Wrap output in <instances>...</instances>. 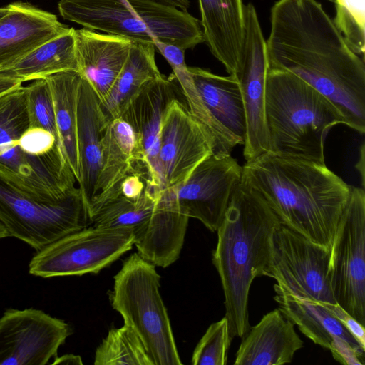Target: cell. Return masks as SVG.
<instances>
[{"mask_svg":"<svg viewBox=\"0 0 365 365\" xmlns=\"http://www.w3.org/2000/svg\"><path fill=\"white\" fill-rule=\"evenodd\" d=\"M71 333L42 310L9 309L0 318V365H45Z\"/></svg>","mask_w":365,"mask_h":365,"instance_id":"cell-14","label":"cell"},{"mask_svg":"<svg viewBox=\"0 0 365 365\" xmlns=\"http://www.w3.org/2000/svg\"><path fill=\"white\" fill-rule=\"evenodd\" d=\"M242 182L261 195L282 225L329 249L352 186L325 163L270 153L246 161Z\"/></svg>","mask_w":365,"mask_h":365,"instance_id":"cell-2","label":"cell"},{"mask_svg":"<svg viewBox=\"0 0 365 365\" xmlns=\"http://www.w3.org/2000/svg\"><path fill=\"white\" fill-rule=\"evenodd\" d=\"M160 192L148 190L138 198H130L115 191L96 197L89 206L92 225L130 228L135 237L149 220Z\"/></svg>","mask_w":365,"mask_h":365,"instance_id":"cell-28","label":"cell"},{"mask_svg":"<svg viewBox=\"0 0 365 365\" xmlns=\"http://www.w3.org/2000/svg\"><path fill=\"white\" fill-rule=\"evenodd\" d=\"M29 127L26 88L21 86L0 97V175L42 201H58L77 180L63 152L35 156L19 146V138Z\"/></svg>","mask_w":365,"mask_h":365,"instance_id":"cell-6","label":"cell"},{"mask_svg":"<svg viewBox=\"0 0 365 365\" xmlns=\"http://www.w3.org/2000/svg\"><path fill=\"white\" fill-rule=\"evenodd\" d=\"M44 78L51 91L61 147L78 182L77 101L81 76L76 71H65Z\"/></svg>","mask_w":365,"mask_h":365,"instance_id":"cell-27","label":"cell"},{"mask_svg":"<svg viewBox=\"0 0 365 365\" xmlns=\"http://www.w3.org/2000/svg\"><path fill=\"white\" fill-rule=\"evenodd\" d=\"M58 8L64 19L131 41H159L184 50L205 42L199 19L155 0H60Z\"/></svg>","mask_w":365,"mask_h":365,"instance_id":"cell-5","label":"cell"},{"mask_svg":"<svg viewBox=\"0 0 365 365\" xmlns=\"http://www.w3.org/2000/svg\"><path fill=\"white\" fill-rule=\"evenodd\" d=\"M81 358L78 355L66 354L55 359L52 364H82Z\"/></svg>","mask_w":365,"mask_h":365,"instance_id":"cell-36","label":"cell"},{"mask_svg":"<svg viewBox=\"0 0 365 365\" xmlns=\"http://www.w3.org/2000/svg\"><path fill=\"white\" fill-rule=\"evenodd\" d=\"M328 1H330L334 2V3L335 1V0H328Z\"/></svg>","mask_w":365,"mask_h":365,"instance_id":"cell-40","label":"cell"},{"mask_svg":"<svg viewBox=\"0 0 365 365\" xmlns=\"http://www.w3.org/2000/svg\"><path fill=\"white\" fill-rule=\"evenodd\" d=\"M294 324L279 309L264 314L241 337L235 365H283L303 347Z\"/></svg>","mask_w":365,"mask_h":365,"instance_id":"cell-20","label":"cell"},{"mask_svg":"<svg viewBox=\"0 0 365 365\" xmlns=\"http://www.w3.org/2000/svg\"><path fill=\"white\" fill-rule=\"evenodd\" d=\"M205 42L229 75L240 71L245 35L242 0H198Z\"/></svg>","mask_w":365,"mask_h":365,"instance_id":"cell-22","label":"cell"},{"mask_svg":"<svg viewBox=\"0 0 365 365\" xmlns=\"http://www.w3.org/2000/svg\"><path fill=\"white\" fill-rule=\"evenodd\" d=\"M134 242L130 228L91 225L36 252L29 272L43 278L97 274L129 251Z\"/></svg>","mask_w":365,"mask_h":365,"instance_id":"cell-9","label":"cell"},{"mask_svg":"<svg viewBox=\"0 0 365 365\" xmlns=\"http://www.w3.org/2000/svg\"><path fill=\"white\" fill-rule=\"evenodd\" d=\"M328 275L337 304L365 325V192L351 186L330 247Z\"/></svg>","mask_w":365,"mask_h":365,"instance_id":"cell-10","label":"cell"},{"mask_svg":"<svg viewBox=\"0 0 365 365\" xmlns=\"http://www.w3.org/2000/svg\"><path fill=\"white\" fill-rule=\"evenodd\" d=\"M188 220L168 192L162 190L149 220L135 236L139 255L155 267L174 263L184 244Z\"/></svg>","mask_w":365,"mask_h":365,"instance_id":"cell-21","label":"cell"},{"mask_svg":"<svg viewBox=\"0 0 365 365\" xmlns=\"http://www.w3.org/2000/svg\"><path fill=\"white\" fill-rule=\"evenodd\" d=\"M23 81L0 71V97L22 86Z\"/></svg>","mask_w":365,"mask_h":365,"instance_id":"cell-35","label":"cell"},{"mask_svg":"<svg viewBox=\"0 0 365 365\" xmlns=\"http://www.w3.org/2000/svg\"><path fill=\"white\" fill-rule=\"evenodd\" d=\"M242 177V166L231 155L217 157L212 153L182 182L165 190L182 212L215 232Z\"/></svg>","mask_w":365,"mask_h":365,"instance_id":"cell-12","label":"cell"},{"mask_svg":"<svg viewBox=\"0 0 365 365\" xmlns=\"http://www.w3.org/2000/svg\"><path fill=\"white\" fill-rule=\"evenodd\" d=\"M274 290V299L280 312L315 344L329 350L333 339L338 337L364 356L365 349L322 302Z\"/></svg>","mask_w":365,"mask_h":365,"instance_id":"cell-24","label":"cell"},{"mask_svg":"<svg viewBox=\"0 0 365 365\" xmlns=\"http://www.w3.org/2000/svg\"><path fill=\"white\" fill-rule=\"evenodd\" d=\"M0 221L10 237L40 251L53 242L92 225L88 206L78 187L46 202L0 175Z\"/></svg>","mask_w":365,"mask_h":365,"instance_id":"cell-8","label":"cell"},{"mask_svg":"<svg viewBox=\"0 0 365 365\" xmlns=\"http://www.w3.org/2000/svg\"><path fill=\"white\" fill-rule=\"evenodd\" d=\"M227 319L211 324L197 344L191 363L193 365H225L232 340Z\"/></svg>","mask_w":365,"mask_h":365,"instance_id":"cell-31","label":"cell"},{"mask_svg":"<svg viewBox=\"0 0 365 365\" xmlns=\"http://www.w3.org/2000/svg\"><path fill=\"white\" fill-rule=\"evenodd\" d=\"M212 153L206 133L186 103L173 100L165 111L160 133L158 163L163 189L182 182Z\"/></svg>","mask_w":365,"mask_h":365,"instance_id":"cell-16","label":"cell"},{"mask_svg":"<svg viewBox=\"0 0 365 365\" xmlns=\"http://www.w3.org/2000/svg\"><path fill=\"white\" fill-rule=\"evenodd\" d=\"M280 225L261 195L241 182L217 230V242L212 252L232 339L241 338L250 327V287L256 277L264 276L272 237Z\"/></svg>","mask_w":365,"mask_h":365,"instance_id":"cell-3","label":"cell"},{"mask_svg":"<svg viewBox=\"0 0 365 365\" xmlns=\"http://www.w3.org/2000/svg\"><path fill=\"white\" fill-rule=\"evenodd\" d=\"M141 160L146 161L130 125L121 118L110 122L102 140L101 168L93 198L108 191Z\"/></svg>","mask_w":365,"mask_h":365,"instance_id":"cell-26","label":"cell"},{"mask_svg":"<svg viewBox=\"0 0 365 365\" xmlns=\"http://www.w3.org/2000/svg\"><path fill=\"white\" fill-rule=\"evenodd\" d=\"M108 124L98 97L81 76L77 101L78 183L88 208L95 195L101 168L102 140Z\"/></svg>","mask_w":365,"mask_h":365,"instance_id":"cell-23","label":"cell"},{"mask_svg":"<svg viewBox=\"0 0 365 365\" xmlns=\"http://www.w3.org/2000/svg\"><path fill=\"white\" fill-rule=\"evenodd\" d=\"M356 170L359 172L361 177L362 185L364 186V145L362 144L360 149V157L356 165Z\"/></svg>","mask_w":365,"mask_h":365,"instance_id":"cell-37","label":"cell"},{"mask_svg":"<svg viewBox=\"0 0 365 365\" xmlns=\"http://www.w3.org/2000/svg\"><path fill=\"white\" fill-rule=\"evenodd\" d=\"M78 70L74 29L70 28L0 71L25 82L61 71Z\"/></svg>","mask_w":365,"mask_h":365,"instance_id":"cell-29","label":"cell"},{"mask_svg":"<svg viewBox=\"0 0 365 365\" xmlns=\"http://www.w3.org/2000/svg\"><path fill=\"white\" fill-rule=\"evenodd\" d=\"M25 88L30 127L45 129L53 134L61 143L56 123L53 96L47 80H34Z\"/></svg>","mask_w":365,"mask_h":365,"instance_id":"cell-32","label":"cell"},{"mask_svg":"<svg viewBox=\"0 0 365 365\" xmlns=\"http://www.w3.org/2000/svg\"><path fill=\"white\" fill-rule=\"evenodd\" d=\"M155 266L138 252L125 259L114 276L112 307L143 342L154 365L182 364L168 312L160 293Z\"/></svg>","mask_w":365,"mask_h":365,"instance_id":"cell-7","label":"cell"},{"mask_svg":"<svg viewBox=\"0 0 365 365\" xmlns=\"http://www.w3.org/2000/svg\"><path fill=\"white\" fill-rule=\"evenodd\" d=\"M322 305L346 329L360 346L365 349L364 326L356 321L339 304L322 303Z\"/></svg>","mask_w":365,"mask_h":365,"instance_id":"cell-34","label":"cell"},{"mask_svg":"<svg viewBox=\"0 0 365 365\" xmlns=\"http://www.w3.org/2000/svg\"><path fill=\"white\" fill-rule=\"evenodd\" d=\"M209 121L212 154L231 155L244 145L246 133L245 110L238 78L222 76L199 67H189Z\"/></svg>","mask_w":365,"mask_h":365,"instance_id":"cell-15","label":"cell"},{"mask_svg":"<svg viewBox=\"0 0 365 365\" xmlns=\"http://www.w3.org/2000/svg\"><path fill=\"white\" fill-rule=\"evenodd\" d=\"M7 11H8L7 6H4V7H1L0 8V17L4 16L7 12Z\"/></svg>","mask_w":365,"mask_h":365,"instance_id":"cell-39","label":"cell"},{"mask_svg":"<svg viewBox=\"0 0 365 365\" xmlns=\"http://www.w3.org/2000/svg\"><path fill=\"white\" fill-rule=\"evenodd\" d=\"M18 145L24 152L35 156L56 151L63 153L61 143L53 134L36 127H29L19 138Z\"/></svg>","mask_w":365,"mask_h":365,"instance_id":"cell-33","label":"cell"},{"mask_svg":"<svg viewBox=\"0 0 365 365\" xmlns=\"http://www.w3.org/2000/svg\"><path fill=\"white\" fill-rule=\"evenodd\" d=\"M268 68L291 73L327 98L345 125L365 133V65L317 0H277L266 41Z\"/></svg>","mask_w":365,"mask_h":365,"instance_id":"cell-1","label":"cell"},{"mask_svg":"<svg viewBox=\"0 0 365 365\" xmlns=\"http://www.w3.org/2000/svg\"><path fill=\"white\" fill-rule=\"evenodd\" d=\"M10 237V235L6 228V227L2 224V222L0 221V239Z\"/></svg>","mask_w":365,"mask_h":365,"instance_id":"cell-38","label":"cell"},{"mask_svg":"<svg viewBox=\"0 0 365 365\" xmlns=\"http://www.w3.org/2000/svg\"><path fill=\"white\" fill-rule=\"evenodd\" d=\"M264 98L269 153L325 163L327 133L345 125L335 106L298 76L269 68Z\"/></svg>","mask_w":365,"mask_h":365,"instance_id":"cell-4","label":"cell"},{"mask_svg":"<svg viewBox=\"0 0 365 365\" xmlns=\"http://www.w3.org/2000/svg\"><path fill=\"white\" fill-rule=\"evenodd\" d=\"M78 72L102 102L120 74L133 41L88 29H74Z\"/></svg>","mask_w":365,"mask_h":365,"instance_id":"cell-19","label":"cell"},{"mask_svg":"<svg viewBox=\"0 0 365 365\" xmlns=\"http://www.w3.org/2000/svg\"><path fill=\"white\" fill-rule=\"evenodd\" d=\"M330 249L315 244L282 225L271 240L264 276L273 288L302 299L336 303L328 275Z\"/></svg>","mask_w":365,"mask_h":365,"instance_id":"cell-11","label":"cell"},{"mask_svg":"<svg viewBox=\"0 0 365 365\" xmlns=\"http://www.w3.org/2000/svg\"><path fill=\"white\" fill-rule=\"evenodd\" d=\"M7 8L0 17V71L70 29L55 14L27 2H14Z\"/></svg>","mask_w":365,"mask_h":365,"instance_id":"cell-18","label":"cell"},{"mask_svg":"<svg viewBox=\"0 0 365 365\" xmlns=\"http://www.w3.org/2000/svg\"><path fill=\"white\" fill-rule=\"evenodd\" d=\"M153 43L133 41L128 58L101 108L110 123L120 118L128 103L149 81L162 76Z\"/></svg>","mask_w":365,"mask_h":365,"instance_id":"cell-25","label":"cell"},{"mask_svg":"<svg viewBox=\"0 0 365 365\" xmlns=\"http://www.w3.org/2000/svg\"><path fill=\"white\" fill-rule=\"evenodd\" d=\"M182 93L172 76L147 82L128 103L120 118L135 132L149 166L154 184L163 190L158 163L160 133L163 119L170 103Z\"/></svg>","mask_w":365,"mask_h":365,"instance_id":"cell-17","label":"cell"},{"mask_svg":"<svg viewBox=\"0 0 365 365\" xmlns=\"http://www.w3.org/2000/svg\"><path fill=\"white\" fill-rule=\"evenodd\" d=\"M268 69L264 39L256 9L245 6V35L239 80L246 122L243 155L252 160L269 152L265 118V81Z\"/></svg>","mask_w":365,"mask_h":365,"instance_id":"cell-13","label":"cell"},{"mask_svg":"<svg viewBox=\"0 0 365 365\" xmlns=\"http://www.w3.org/2000/svg\"><path fill=\"white\" fill-rule=\"evenodd\" d=\"M95 365H154L136 331L124 324L110 329L98 346Z\"/></svg>","mask_w":365,"mask_h":365,"instance_id":"cell-30","label":"cell"}]
</instances>
